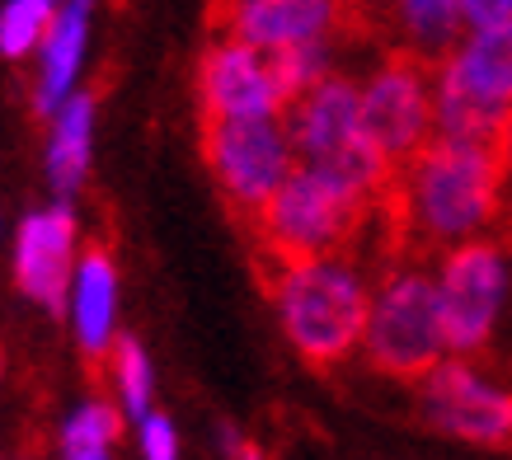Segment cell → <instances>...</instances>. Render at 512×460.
Returning <instances> with one entry per match:
<instances>
[{"label":"cell","mask_w":512,"mask_h":460,"mask_svg":"<svg viewBox=\"0 0 512 460\" xmlns=\"http://www.w3.org/2000/svg\"><path fill=\"white\" fill-rule=\"evenodd\" d=\"M137 423V451L146 460H174L179 456V428H174L170 414H160V409H146Z\"/></svg>","instance_id":"obj_22"},{"label":"cell","mask_w":512,"mask_h":460,"mask_svg":"<svg viewBox=\"0 0 512 460\" xmlns=\"http://www.w3.org/2000/svg\"><path fill=\"white\" fill-rule=\"evenodd\" d=\"M508 202V165L489 141L433 137L400 160L386 188V212L404 245L433 259L437 249L498 230Z\"/></svg>","instance_id":"obj_1"},{"label":"cell","mask_w":512,"mask_h":460,"mask_svg":"<svg viewBox=\"0 0 512 460\" xmlns=\"http://www.w3.org/2000/svg\"><path fill=\"white\" fill-rule=\"evenodd\" d=\"M437 306L451 353L489 357L512 315V240L498 230L433 254Z\"/></svg>","instance_id":"obj_7"},{"label":"cell","mask_w":512,"mask_h":460,"mask_svg":"<svg viewBox=\"0 0 512 460\" xmlns=\"http://www.w3.org/2000/svg\"><path fill=\"white\" fill-rule=\"evenodd\" d=\"M339 38L343 33H334V38H311V43H296V47L273 52V62H278L287 90L296 94V90H306V85H315L320 76H329V71H339Z\"/></svg>","instance_id":"obj_21"},{"label":"cell","mask_w":512,"mask_h":460,"mask_svg":"<svg viewBox=\"0 0 512 460\" xmlns=\"http://www.w3.org/2000/svg\"><path fill=\"white\" fill-rule=\"evenodd\" d=\"M90 29H94V0H57V15L38 43V76H33V108L38 118H52L66 94L80 90V71L90 57Z\"/></svg>","instance_id":"obj_14"},{"label":"cell","mask_w":512,"mask_h":460,"mask_svg":"<svg viewBox=\"0 0 512 460\" xmlns=\"http://www.w3.org/2000/svg\"><path fill=\"white\" fill-rule=\"evenodd\" d=\"M292 99L273 52L217 33L198 57V108L202 118H268Z\"/></svg>","instance_id":"obj_11"},{"label":"cell","mask_w":512,"mask_h":460,"mask_svg":"<svg viewBox=\"0 0 512 460\" xmlns=\"http://www.w3.org/2000/svg\"><path fill=\"white\" fill-rule=\"evenodd\" d=\"M217 451L221 456H254V442L235 423H217Z\"/></svg>","instance_id":"obj_24"},{"label":"cell","mask_w":512,"mask_h":460,"mask_svg":"<svg viewBox=\"0 0 512 460\" xmlns=\"http://www.w3.org/2000/svg\"><path fill=\"white\" fill-rule=\"evenodd\" d=\"M498 155H503V165H508V174H512V118H508V127H503V137H498Z\"/></svg>","instance_id":"obj_26"},{"label":"cell","mask_w":512,"mask_h":460,"mask_svg":"<svg viewBox=\"0 0 512 460\" xmlns=\"http://www.w3.org/2000/svg\"><path fill=\"white\" fill-rule=\"evenodd\" d=\"M282 123H287L296 160L334 169L348 184L362 188L367 198H386L395 165L376 151V141L362 127L357 76H348L339 66V71L320 76L315 85L296 90L287 99V108H282Z\"/></svg>","instance_id":"obj_6"},{"label":"cell","mask_w":512,"mask_h":460,"mask_svg":"<svg viewBox=\"0 0 512 460\" xmlns=\"http://www.w3.org/2000/svg\"><path fill=\"white\" fill-rule=\"evenodd\" d=\"M381 29H390V43L400 52L433 66L466 33V15H461V0H390Z\"/></svg>","instance_id":"obj_17"},{"label":"cell","mask_w":512,"mask_h":460,"mask_svg":"<svg viewBox=\"0 0 512 460\" xmlns=\"http://www.w3.org/2000/svg\"><path fill=\"white\" fill-rule=\"evenodd\" d=\"M104 357H109L113 404L123 409V418H141L146 409H156V367H151V353L137 338L118 334Z\"/></svg>","instance_id":"obj_19"},{"label":"cell","mask_w":512,"mask_h":460,"mask_svg":"<svg viewBox=\"0 0 512 460\" xmlns=\"http://www.w3.org/2000/svg\"><path fill=\"white\" fill-rule=\"evenodd\" d=\"M0 371H5V357H0Z\"/></svg>","instance_id":"obj_28"},{"label":"cell","mask_w":512,"mask_h":460,"mask_svg":"<svg viewBox=\"0 0 512 460\" xmlns=\"http://www.w3.org/2000/svg\"><path fill=\"white\" fill-rule=\"evenodd\" d=\"M52 15H57V0H5L0 5V57L5 62L33 57Z\"/></svg>","instance_id":"obj_20"},{"label":"cell","mask_w":512,"mask_h":460,"mask_svg":"<svg viewBox=\"0 0 512 460\" xmlns=\"http://www.w3.org/2000/svg\"><path fill=\"white\" fill-rule=\"evenodd\" d=\"M414 414L423 428L461 446L508 451L512 446V381L484 357L447 353L414 381Z\"/></svg>","instance_id":"obj_8"},{"label":"cell","mask_w":512,"mask_h":460,"mask_svg":"<svg viewBox=\"0 0 512 460\" xmlns=\"http://www.w3.org/2000/svg\"><path fill=\"white\" fill-rule=\"evenodd\" d=\"M123 409L113 399H85L66 414L62 432H57V451L66 460H109L123 442Z\"/></svg>","instance_id":"obj_18"},{"label":"cell","mask_w":512,"mask_h":460,"mask_svg":"<svg viewBox=\"0 0 512 460\" xmlns=\"http://www.w3.org/2000/svg\"><path fill=\"white\" fill-rule=\"evenodd\" d=\"M447 353L451 348L447 329H442V306H437L433 263H423V254L386 263L372 277V301H367L357 357L390 381L414 385Z\"/></svg>","instance_id":"obj_4"},{"label":"cell","mask_w":512,"mask_h":460,"mask_svg":"<svg viewBox=\"0 0 512 460\" xmlns=\"http://www.w3.org/2000/svg\"><path fill=\"white\" fill-rule=\"evenodd\" d=\"M268 301L278 315L282 338L311 367H343L357 357L367 301H372V268L353 249L282 259L268 273Z\"/></svg>","instance_id":"obj_2"},{"label":"cell","mask_w":512,"mask_h":460,"mask_svg":"<svg viewBox=\"0 0 512 460\" xmlns=\"http://www.w3.org/2000/svg\"><path fill=\"white\" fill-rule=\"evenodd\" d=\"M386 198H367L357 184L325 165L296 160L292 174L273 188V198L249 216L259 249L273 263L282 259H311V254H334L353 249L362 226Z\"/></svg>","instance_id":"obj_3"},{"label":"cell","mask_w":512,"mask_h":460,"mask_svg":"<svg viewBox=\"0 0 512 460\" xmlns=\"http://www.w3.org/2000/svg\"><path fill=\"white\" fill-rule=\"evenodd\" d=\"M461 15H466V29L498 24V19H512V0H461Z\"/></svg>","instance_id":"obj_23"},{"label":"cell","mask_w":512,"mask_h":460,"mask_svg":"<svg viewBox=\"0 0 512 460\" xmlns=\"http://www.w3.org/2000/svg\"><path fill=\"white\" fill-rule=\"evenodd\" d=\"M503 216H508V226H512V193H508V202H503Z\"/></svg>","instance_id":"obj_27"},{"label":"cell","mask_w":512,"mask_h":460,"mask_svg":"<svg viewBox=\"0 0 512 460\" xmlns=\"http://www.w3.org/2000/svg\"><path fill=\"white\" fill-rule=\"evenodd\" d=\"M202 155L221 198L240 216H254L273 188L292 174L296 151L282 113L268 118H202Z\"/></svg>","instance_id":"obj_9"},{"label":"cell","mask_w":512,"mask_h":460,"mask_svg":"<svg viewBox=\"0 0 512 460\" xmlns=\"http://www.w3.org/2000/svg\"><path fill=\"white\" fill-rule=\"evenodd\" d=\"M118 263L109 249H85L76 259L71 287H66V315H71V334H76L80 353L85 357H104L118 338Z\"/></svg>","instance_id":"obj_15"},{"label":"cell","mask_w":512,"mask_h":460,"mask_svg":"<svg viewBox=\"0 0 512 460\" xmlns=\"http://www.w3.org/2000/svg\"><path fill=\"white\" fill-rule=\"evenodd\" d=\"M512 118V19L466 29L433 62V137L498 146Z\"/></svg>","instance_id":"obj_5"},{"label":"cell","mask_w":512,"mask_h":460,"mask_svg":"<svg viewBox=\"0 0 512 460\" xmlns=\"http://www.w3.org/2000/svg\"><path fill=\"white\" fill-rule=\"evenodd\" d=\"M348 5H353V10H362V15H372L376 24H381V15L390 10V0H348Z\"/></svg>","instance_id":"obj_25"},{"label":"cell","mask_w":512,"mask_h":460,"mask_svg":"<svg viewBox=\"0 0 512 460\" xmlns=\"http://www.w3.org/2000/svg\"><path fill=\"white\" fill-rule=\"evenodd\" d=\"M357 104L376 151L400 165L433 141V66L395 47L357 80Z\"/></svg>","instance_id":"obj_10"},{"label":"cell","mask_w":512,"mask_h":460,"mask_svg":"<svg viewBox=\"0 0 512 460\" xmlns=\"http://www.w3.org/2000/svg\"><path fill=\"white\" fill-rule=\"evenodd\" d=\"M348 19V0H217V33H231L264 52L348 33Z\"/></svg>","instance_id":"obj_13"},{"label":"cell","mask_w":512,"mask_h":460,"mask_svg":"<svg viewBox=\"0 0 512 460\" xmlns=\"http://www.w3.org/2000/svg\"><path fill=\"white\" fill-rule=\"evenodd\" d=\"M80 259V221L71 198H57L29 212L15 235V282L33 306L62 310L66 287Z\"/></svg>","instance_id":"obj_12"},{"label":"cell","mask_w":512,"mask_h":460,"mask_svg":"<svg viewBox=\"0 0 512 460\" xmlns=\"http://www.w3.org/2000/svg\"><path fill=\"white\" fill-rule=\"evenodd\" d=\"M94 118H99V104H94L90 90L66 94L57 113L47 118V184L57 198H76L85 179H90L94 165Z\"/></svg>","instance_id":"obj_16"}]
</instances>
